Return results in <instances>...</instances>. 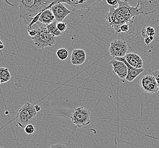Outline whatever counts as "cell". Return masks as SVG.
I'll return each mask as SVG.
<instances>
[{"instance_id":"cell-1","label":"cell","mask_w":159,"mask_h":148,"mask_svg":"<svg viewBox=\"0 0 159 148\" xmlns=\"http://www.w3.org/2000/svg\"><path fill=\"white\" fill-rule=\"evenodd\" d=\"M118 7H109L108 12L105 14L106 25L112 27L118 33L120 27L126 23L133 24V19L142 14L139 5L131 7L127 1H119Z\"/></svg>"},{"instance_id":"cell-2","label":"cell","mask_w":159,"mask_h":148,"mask_svg":"<svg viewBox=\"0 0 159 148\" xmlns=\"http://www.w3.org/2000/svg\"><path fill=\"white\" fill-rule=\"evenodd\" d=\"M53 1L49 0H18L19 18L23 19L24 23L29 26L35 17L49 7Z\"/></svg>"},{"instance_id":"cell-3","label":"cell","mask_w":159,"mask_h":148,"mask_svg":"<svg viewBox=\"0 0 159 148\" xmlns=\"http://www.w3.org/2000/svg\"><path fill=\"white\" fill-rule=\"evenodd\" d=\"M37 112L35 109V105L32 103H25L19 109L17 113L16 120L17 126L25 128V126L32 124L36 120Z\"/></svg>"},{"instance_id":"cell-4","label":"cell","mask_w":159,"mask_h":148,"mask_svg":"<svg viewBox=\"0 0 159 148\" xmlns=\"http://www.w3.org/2000/svg\"><path fill=\"white\" fill-rule=\"evenodd\" d=\"M38 30V33L32 39L35 46L39 49H44L48 47H52L56 42L57 38L51 35L48 32L45 25H43L39 27Z\"/></svg>"},{"instance_id":"cell-5","label":"cell","mask_w":159,"mask_h":148,"mask_svg":"<svg viewBox=\"0 0 159 148\" xmlns=\"http://www.w3.org/2000/svg\"><path fill=\"white\" fill-rule=\"evenodd\" d=\"M72 122L76 127L81 128L91 123V113L85 107L80 106L74 110L70 117Z\"/></svg>"},{"instance_id":"cell-6","label":"cell","mask_w":159,"mask_h":148,"mask_svg":"<svg viewBox=\"0 0 159 148\" xmlns=\"http://www.w3.org/2000/svg\"><path fill=\"white\" fill-rule=\"evenodd\" d=\"M102 1L98 0H71V1H63L59 0L61 3H66L70 6L72 9V12L78 10H82L86 13H88L93 7L98 3H100Z\"/></svg>"},{"instance_id":"cell-7","label":"cell","mask_w":159,"mask_h":148,"mask_svg":"<svg viewBox=\"0 0 159 148\" xmlns=\"http://www.w3.org/2000/svg\"><path fill=\"white\" fill-rule=\"evenodd\" d=\"M128 46L125 41L122 39H115L110 44L109 52L113 58H124L127 54Z\"/></svg>"},{"instance_id":"cell-8","label":"cell","mask_w":159,"mask_h":148,"mask_svg":"<svg viewBox=\"0 0 159 148\" xmlns=\"http://www.w3.org/2000/svg\"><path fill=\"white\" fill-rule=\"evenodd\" d=\"M140 86L143 92L148 93H158V86L152 75H145L140 79Z\"/></svg>"},{"instance_id":"cell-9","label":"cell","mask_w":159,"mask_h":148,"mask_svg":"<svg viewBox=\"0 0 159 148\" xmlns=\"http://www.w3.org/2000/svg\"><path fill=\"white\" fill-rule=\"evenodd\" d=\"M51 10L54 14L55 19L57 22H64V20L70 14L72 13V11L68 9L64 5V3L58 2L51 7Z\"/></svg>"},{"instance_id":"cell-10","label":"cell","mask_w":159,"mask_h":148,"mask_svg":"<svg viewBox=\"0 0 159 148\" xmlns=\"http://www.w3.org/2000/svg\"><path fill=\"white\" fill-rule=\"evenodd\" d=\"M142 14L146 16L155 13L159 9V0L156 1H137Z\"/></svg>"},{"instance_id":"cell-11","label":"cell","mask_w":159,"mask_h":148,"mask_svg":"<svg viewBox=\"0 0 159 148\" xmlns=\"http://www.w3.org/2000/svg\"><path fill=\"white\" fill-rule=\"evenodd\" d=\"M57 2L58 0L57 1H53L52 2V3H51L49 7H46L40 13V16L39 17V21L40 22L42 23L43 25L47 26L56 21L54 14L52 12V11L51 10V7H52L55 3H57Z\"/></svg>"},{"instance_id":"cell-12","label":"cell","mask_w":159,"mask_h":148,"mask_svg":"<svg viewBox=\"0 0 159 148\" xmlns=\"http://www.w3.org/2000/svg\"><path fill=\"white\" fill-rule=\"evenodd\" d=\"M114 59L118 61L122 62L126 65L127 68V75L126 77V80L129 82H131L135 80L140 74L143 72L144 70L143 68H135L132 67L131 65H129L127 62L126 61L125 57L124 58H116Z\"/></svg>"},{"instance_id":"cell-13","label":"cell","mask_w":159,"mask_h":148,"mask_svg":"<svg viewBox=\"0 0 159 148\" xmlns=\"http://www.w3.org/2000/svg\"><path fill=\"white\" fill-rule=\"evenodd\" d=\"M111 63L115 74H117L121 79H126L128 72L126 65L122 62L118 61L115 59L111 61Z\"/></svg>"},{"instance_id":"cell-14","label":"cell","mask_w":159,"mask_h":148,"mask_svg":"<svg viewBox=\"0 0 159 148\" xmlns=\"http://www.w3.org/2000/svg\"><path fill=\"white\" fill-rule=\"evenodd\" d=\"M71 63L74 66H81L86 61V53L83 49L76 48L72 52Z\"/></svg>"},{"instance_id":"cell-15","label":"cell","mask_w":159,"mask_h":148,"mask_svg":"<svg viewBox=\"0 0 159 148\" xmlns=\"http://www.w3.org/2000/svg\"><path fill=\"white\" fill-rule=\"evenodd\" d=\"M125 58L132 67L135 68H143V60L139 55L134 52H130L127 54Z\"/></svg>"},{"instance_id":"cell-16","label":"cell","mask_w":159,"mask_h":148,"mask_svg":"<svg viewBox=\"0 0 159 148\" xmlns=\"http://www.w3.org/2000/svg\"><path fill=\"white\" fill-rule=\"evenodd\" d=\"M11 74L7 68L0 67V81L1 83H5L10 81Z\"/></svg>"},{"instance_id":"cell-17","label":"cell","mask_w":159,"mask_h":148,"mask_svg":"<svg viewBox=\"0 0 159 148\" xmlns=\"http://www.w3.org/2000/svg\"><path fill=\"white\" fill-rule=\"evenodd\" d=\"M57 22L56 21H55L54 22L52 23L50 25L46 26V27L48 30V32H49L51 35L54 36L56 38L60 37L62 34L58 30L57 27Z\"/></svg>"},{"instance_id":"cell-18","label":"cell","mask_w":159,"mask_h":148,"mask_svg":"<svg viewBox=\"0 0 159 148\" xmlns=\"http://www.w3.org/2000/svg\"><path fill=\"white\" fill-rule=\"evenodd\" d=\"M135 27L133 24L130 23H126L121 25L118 30V33L120 32H126L129 34H131L134 32Z\"/></svg>"},{"instance_id":"cell-19","label":"cell","mask_w":159,"mask_h":148,"mask_svg":"<svg viewBox=\"0 0 159 148\" xmlns=\"http://www.w3.org/2000/svg\"><path fill=\"white\" fill-rule=\"evenodd\" d=\"M156 34V30L152 26H148L144 28L142 31V36L144 38L148 37H154Z\"/></svg>"},{"instance_id":"cell-20","label":"cell","mask_w":159,"mask_h":148,"mask_svg":"<svg viewBox=\"0 0 159 148\" xmlns=\"http://www.w3.org/2000/svg\"><path fill=\"white\" fill-rule=\"evenodd\" d=\"M56 55L60 61H64L69 57V52L66 48H59L56 52Z\"/></svg>"},{"instance_id":"cell-21","label":"cell","mask_w":159,"mask_h":148,"mask_svg":"<svg viewBox=\"0 0 159 148\" xmlns=\"http://www.w3.org/2000/svg\"><path fill=\"white\" fill-rule=\"evenodd\" d=\"M25 132L27 135H31L35 133V128L33 124H29L27 126H25V128H24Z\"/></svg>"},{"instance_id":"cell-22","label":"cell","mask_w":159,"mask_h":148,"mask_svg":"<svg viewBox=\"0 0 159 148\" xmlns=\"http://www.w3.org/2000/svg\"><path fill=\"white\" fill-rule=\"evenodd\" d=\"M57 27L58 30L61 33H62V32H65V31L67 30V25L66 23L60 22H57Z\"/></svg>"},{"instance_id":"cell-23","label":"cell","mask_w":159,"mask_h":148,"mask_svg":"<svg viewBox=\"0 0 159 148\" xmlns=\"http://www.w3.org/2000/svg\"><path fill=\"white\" fill-rule=\"evenodd\" d=\"M106 2L108 5L109 7H115L118 4V0H107Z\"/></svg>"},{"instance_id":"cell-24","label":"cell","mask_w":159,"mask_h":148,"mask_svg":"<svg viewBox=\"0 0 159 148\" xmlns=\"http://www.w3.org/2000/svg\"><path fill=\"white\" fill-rule=\"evenodd\" d=\"M152 75L156 79V82H157V84L158 89H159L158 93H159V70L153 71L152 72Z\"/></svg>"},{"instance_id":"cell-25","label":"cell","mask_w":159,"mask_h":148,"mask_svg":"<svg viewBox=\"0 0 159 148\" xmlns=\"http://www.w3.org/2000/svg\"><path fill=\"white\" fill-rule=\"evenodd\" d=\"M27 31L29 33V35L31 37V38L35 37L38 33V30L37 29H27Z\"/></svg>"},{"instance_id":"cell-26","label":"cell","mask_w":159,"mask_h":148,"mask_svg":"<svg viewBox=\"0 0 159 148\" xmlns=\"http://www.w3.org/2000/svg\"><path fill=\"white\" fill-rule=\"evenodd\" d=\"M48 148H69L67 146L64 144H57L50 146Z\"/></svg>"},{"instance_id":"cell-27","label":"cell","mask_w":159,"mask_h":148,"mask_svg":"<svg viewBox=\"0 0 159 148\" xmlns=\"http://www.w3.org/2000/svg\"><path fill=\"white\" fill-rule=\"evenodd\" d=\"M154 37H148L144 38V42L147 45H150L151 42H152Z\"/></svg>"},{"instance_id":"cell-28","label":"cell","mask_w":159,"mask_h":148,"mask_svg":"<svg viewBox=\"0 0 159 148\" xmlns=\"http://www.w3.org/2000/svg\"><path fill=\"white\" fill-rule=\"evenodd\" d=\"M5 48V45L3 43V42H2V41L0 39V50H3Z\"/></svg>"},{"instance_id":"cell-29","label":"cell","mask_w":159,"mask_h":148,"mask_svg":"<svg viewBox=\"0 0 159 148\" xmlns=\"http://www.w3.org/2000/svg\"><path fill=\"white\" fill-rule=\"evenodd\" d=\"M35 109H36V112H39L41 110L42 108L40 106H39L38 105H35Z\"/></svg>"},{"instance_id":"cell-30","label":"cell","mask_w":159,"mask_h":148,"mask_svg":"<svg viewBox=\"0 0 159 148\" xmlns=\"http://www.w3.org/2000/svg\"><path fill=\"white\" fill-rule=\"evenodd\" d=\"M0 148H4V147H2V146H0Z\"/></svg>"},{"instance_id":"cell-31","label":"cell","mask_w":159,"mask_h":148,"mask_svg":"<svg viewBox=\"0 0 159 148\" xmlns=\"http://www.w3.org/2000/svg\"><path fill=\"white\" fill-rule=\"evenodd\" d=\"M1 84V81H0V84Z\"/></svg>"}]
</instances>
